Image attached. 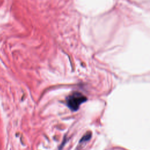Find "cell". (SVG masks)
Returning <instances> with one entry per match:
<instances>
[{"label":"cell","instance_id":"obj_1","mask_svg":"<svg viewBox=\"0 0 150 150\" xmlns=\"http://www.w3.org/2000/svg\"><path fill=\"white\" fill-rule=\"evenodd\" d=\"M87 100V98L82 93L74 92L66 99V103L68 107L73 111H77L80 105Z\"/></svg>","mask_w":150,"mask_h":150},{"label":"cell","instance_id":"obj_2","mask_svg":"<svg viewBox=\"0 0 150 150\" xmlns=\"http://www.w3.org/2000/svg\"><path fill=\"white\" fill-rule=\"evenodd\" d=\"M90 137H91V134H90V132L86 133V134L83 136V137L80 139V142H84V141H86L89 140V139L90 138Z\"/></svg>","mask_w":150,"mask_h":150}]
</instances>
